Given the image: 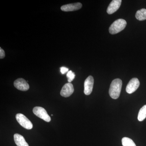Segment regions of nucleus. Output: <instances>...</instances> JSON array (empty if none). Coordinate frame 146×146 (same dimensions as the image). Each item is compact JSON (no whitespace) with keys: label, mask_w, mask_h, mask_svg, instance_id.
Instances as JSON below:
<instances>
[{"label":"nucleus","mask_w":146,"mask_h":146,"mask_svg":"<svg viewBox=\"0 0 146 146\" xmlns=\"http://www.w3.org/2000/svg\"><path fill=\"white\" fill-rule=\"evenodd\" d=\"M122 86V81L120 79H114L111 82L109 90L110 96L113 99H117L119 97Z\"/></svg>","instance_id":"1"},{"label":"nucleus","mask_w":146,"mask_h":146,"mask_svg":"<svg viewBox=\"0 0 146 146\" xmlns=\"http://www.w3.org/2000/svg\"><path fill=\"white\" fill-rule=\"evenodd\" d=\"M127 22L123 19L115 21L110 27L109 31L111 34H116L123 31L126 26Z\"/></svg>","instance_id":"2"},{"label":"nucleus","mask_w":146,"mask_h":146,"mask_svg":"<svg viewBox=\"0 0 146 146\" xmlns=\"http://www.w3.org/2000/svg\"><path fill=\"white\" fill-rule=\"evenodd\" d=\"M16 118L18 123L25 128L31 129L33 127L31 121L23 114L21 113L17 114L16 115Z\"/></svg>","instance_id":"3"},{"label":"nucleus","mask_w":146,"mask_h":146,"mask_svg":"<svg viewBox=\"0 0 146 146\" xmlns=\"http://www.w3.org/2000/svg\"><path fill=\"white\" fill-rule=\"evenodd\" d=\"M33 112L37 117L41 118L47 122L50 121V117L48 115L46 110L43 108L39 106L35 107L33 109Z\"/></svg>","instance_id":"4"},{"label":"nucleus","mask_w":146,"mask_h":146,"mask_svg":"<svg viewBox=\"0 0 146 146\" xmlns=\"http://www.w3.org/2000/svg\"><path fill=\"white\" fill-rule=\"evenodd\" d=\"M140 84V82L138 78H135L131 79L128 83L126 88V91L128 94H132L138 89Z\"/></svg>","instance_id":"5"},{"label":"nucleus","mask_w":146,"mask_h":146,"mask_svg":"<svg viewBox=\"0 0 146 146\" xmlns=\"http://www.w3.org/2000/svg\"><path fill=\"white\" fill-rule=\"evenodd\" d=\"M94 84V79L90 76L85 80L84 82V93L87 96L90 95L93 91Z\"/></svg>","instance_id":"6"},{"label":"nucleus","mask_w":146,"mask_h":146,"mask_svg":"<svg viewBox=\"0 0 146 146\" xmlns=\"http://www.w3.org/2000/svg\"><path fill=\"white\" fill-rule=\"evenodd\" d=\"M14 86L18 90L22 91H27L29 89V86L25 80L18 78L14 82Z\"/></svg>","instance_id":"7"},{"label":"nucleus","mask_w":146,"mask_h":146,"mask_svg":"<svg viewBox=\"0 0 146 146\" xmlns=\"http://www.w3.org/2000/svg\"><path fill=\"white\" fill-rule=\"evenodd\" d=\"M74 92L73 84L71 83L65 84L60 91V95L62 96L67 98L71 96Z\"/></svg>","instance_id":"8"},{"label":"nucleus","mask_w":146,"mask_h":146,"mask_svg":"<svg viewBox=\"0 0 146 146\" xmlns=\"http://www.w3.org/2000/svg\"><path fill=\"white\" fill-rule=\"evenodd\" d=\"M121 0H113L108 7L107 12L108 14L115 13L119 8L121 4Z\"/></svg>","instance_id":"9"},{"label":"nucleus","mask_w":146,"mask_h":146,"mask_svg":"<svg viewBox=\"0 0 146 146\" xmlns=\"http://www.w3.org/2000/svg\"><path fill=\"white\" fill-rule=\"evenodd\" d=\"M82 7V4L80 3H74L65 5L61 7V10L63 11H74L80 9Z\"/></svg>","instance_id":"10"},{"label":"nucleus","mask_w":146,"mask_h":146,"mask_svg":"<svg viewBox=\"0 0 146 146\" xmlns=\"http://www.w3.org/2000/svg\"><path fill=\"white\" fill-rule=\"evenodd\" d=\"M14 140L17 146H29L23 136L18 133L14 134Z\"/></svg>","instance_id":"11"},{"label":"nucleus","mask_w":146,"mask_h":146,"mask_svg":"<svg viewBox=\"0 0 146 146\" xmlns=\"http://www.w3.org/2000/svg\"><path fill=\"white\" fill-rule=\"evenodd\" d=\"M136 18L139 21H145L146 20V9H142L137 11L136 13Z\"/></svg>","instance_id":"12"},{"label":"nucleus","mask_w":146,"mask_h":146,"mask_svg":"<svg viewBox=\"0 0 146 146\" xmlns=\"http://www.w3.org/2000/svg\"><path fill=\"white\" fill-rule=\"evenodd\" d=\"M146 118V105L144 106L138 112V119L140 121H142Z\"/></svg>","instance_id":"13"},{"label":"nucleus","mask_w":146,"mask_h":146,"mask_svg":"<svg viewBox=\"0 0 146 146\" xmlns=\"http://www.w3.org/2000/svg\"><path fill=\"white\" fill-rule=\"evenodd\" d=\"M122 143L123 146H136L133 140L127 137H124L122 138Z\"/></svg>","instance_id":"14"},{"label":"nucleus","mask_w":146,"mask_h":146,"mask_svg":"<svg viewBox=\"0 0 146 146\" xmlns=\"http://www.w3.org/2000/svg\"><path fill=\"white\" fill-rule=\"evenodd\" d=\"M66 76H67V78H68V81L69 83H71V82H72L74 80L76 76L75 73L73 72L71 70L68 72Z\"/></svg>","instance_id":"15"},{"label":"nucleus","mask_w":146,"mask_h":146,"mask_svg":"<svg viewBox=\"0 0 146 146\" xmlns=\"http://www.w3.org/2000/svg\"><path fill=\"white\" fill-rule=\"evenodd\" d=\"M60 72H61V74H65V73L68 72L69 71V69L68 68H66L65 67H62L60 68Z\"/></svg>","instance_id":"16"},{"label":"nucleus","mask_w":146,"mask_h":146,"mask_svg":"<svg viewBox=\"0 0 146 146\" xmlns=\"http://www.w3.org/2000/svg\"><path fill=\"white\" fill-rule=\"evenodd\" d=\"M5 57V52L4 50L2 48H0V58L1 59H2Z\"/></svg>","instance_id":"17"}]
</instances>
